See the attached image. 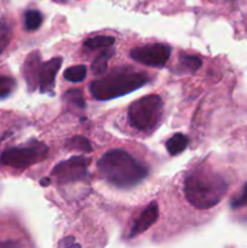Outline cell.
I'll list each match as a JSON object with an SVG mask.
<instances>
[{"instance_id": "cell-1", "label": "cell", "mask_w": 247, "mask_h": 248, "mask_svg": "<svg viewBox=\"0 0 247 248\" xmlns=\"http://www.w3.org/2000/svg\"><path fill=\"white\" fill-rule=\"evenodd\" d=\"M99 174L111 186L128 189L137 186L148 176V167L123 149L104 153L97 161Z\"/></svg>"}, {"instance_id": "cell-2", "label": "cell", "mask_w": 247, "mask_h": 248, "mask_svg": "<svg viewBox=\"0 0 247 248\" xmlns=\"http://www.w3.org/2000/svg\"><path fill=\"white\" fill-rule=\"evenodd\" d=\"M228 191V183L218 173L198 170L184 179V195L198 210H210L222 201Z\"/></svg>"}, {"instance_id": "cell-3", "label": "cell", "mask_w": 247, "mask_h": 248, "mask_svg": "<svg viewBox=\"0 0 247 248\" xmlns=\"http://www.w3.org/2000/svg\"><path fill=\"white\" fill-rule=\"evenodd\" d=\"M149 82L145 73L121 72L94 80L90 85V92L98 101H109L131 93Z\"/></svg>"}, {"instance_id": "cell-4", "label": "cell", "mask_w": 247, "mask_h": 248, "mask_svg": "<svg viewBox=\"0 0 247 248\" xmlns=\"http://www.w3.org/2000/svg\"><path fill=\"white\" fill-rule=\"evenodd\" d=\"M128 121L136 130L150 132L159 126L162 118V101L157 94L138 98L128 107Z\"/></svg>"}, {"instance_id": "cell-5", "label": "cell", "mask_w": 247, "mask_h": 248, "mask_svg": "<svg viewBox=\"0 0 247 248\" xmlns=\"http://www.w3.org/2000/svg\"><path fill=\"white\" fill-rule=\"evenodd\" d=\"M48 153L47 145L41 142L29 143L24 147H16L6 149L1 154L0 162L5 166L16 170H24L46 159Z\"/></svg>"}, {"instance_id": "cell-6", "label": "cell", "mask_w": 247, "mask_h": 248, "mask_svg": "<svg viewBox=\"0 0 247 248\" xmlns=\"http://www.w3.org/2000/svg\"><path fill=\"white\" fill-rule=\"evenodd\" d=\"M91 160L85 156H73L65 161L60 162L51 174L57 179L58 183H72L81 181L87 176V169Z\"/></svg>"}, {"instance_id": "cell-7", "label": "cell", "mask_w": 247, "mask_h": 248, "mask_svg": "<svg viewBox=\"0 0 247 248\" xmlns=\"http://www.w3.org/2000/svg\"><path fill=\"white\" fill-rule=\"evenodd\" d=\"M171 47L165 44H150L133 48L130 52L131 58L148 67H164L171 56Z\"/></svg>"}, {"instance_id": "cell-8", "label": "cell", "mask_w": 247, "mask_h": 248, "mask_svg": "<svg viewBox=\"0 0 247 248\" xmlns=\"http://www.w3.org/2000/svg\"><path fill=\"white\" fill-rule=\"evenodd\" d=\"M62 57H53L41 64L38 80V87L41 93L53 94L56 75H57L58 70L62 65Z\"/></svg>"}, {"instance_id": "cell-9", "label": "cell", "mask_w": 247, "mask_h": 248, "mask_svg": "<svg viewBox=\"0 0 247 248\" xmlns=\"http://www.w3.org/2000/svg\"><path fill=\"white\" fill-rule=\"evenodd\" d=\"M157 218H159V206L155 201H153L144 208V211L137 218L130 232V237L138 236V235L147 232L153 224H155Z\"/></svg>"}, {"instance_id": "cell-10", "label": "cell", "mask_w": 247, "mask_h": 248, "mask_svg": "<svg viewBox=\"0 0 247 248\" xmlns=\"http://www.w3.org/2000/svg\"><path fill=\"white\" fill-rule=\"evenodd\" d=\"M40 55L39 52H33L27 57L26 63L23 67V74L26 82L28 84L29 90L33 91L38 87V80H39V72H40L41 67Z\"/></svg>"}, {"instance_id": "cell-11", "label": "cell", "mask_w": 247, "mask_h": 248, "mask_svg": "<svg viewBox=\"0 0 247 248\" xmlns=\"http://www.w3.org/2000/svg\"><path fill=\"white\" fill-rule=\"evenodd\" d=\"M189 140L183 133H176L166 142V149L169 154L178 155L186 149Z\"/></svg>"}, {"instance_id": "cell-12", "label": "cell", "mask_w": 247, "mask_h": 248, "mask_svg": "<svg viewBox=\"0 0 247 248\" xmlns=\"http://www.w3.org/2000/svg\"><path fill=\"white\" fill-rule=\"evenodd\" d=\"M114 55V51L111 48H104L98 56H97L96 60L92 62L91 70L94 75L99 77V75L104 74V72L107 70V67H108V62L111 58V56Z\"/></svg>"}, {"instance_id": "cell-13", "label": "cell", "mask_w": 247, "mask_h": 248, "mask_svg": "<svg viewBox=\"0 0 247 248\" xmlns=\"http://www.w3.org/2000/svg\"><path fill=\"white\" fill-rule=\"evenodd\" d=\"M202 64V61L198 57V56L194 55H182L179 57V65L181 68V72L184 73H194L199 69Z\"/></svg>"}, {"instance_id": "cell-14", "label": "cell", "mask_w": 247, "mask_h": 248, "mask_svg": "<svg viewBox=\"0 0 247 248\" xmlns=\"http://www.w3.org/2000/svg\"><path fill=\"white\" fill-rule=\"evenodd\" d=\"M65 148L69 150H75V152L90 153L92 152V145L90 140L84 136H74L65 143Z\"/></svg>"}, {"instance_id": "cell-15", "label": "cell", "mask_w": 247, "mask_h": 248, "mask_svg": "<svg viewBox=\"0 0 247 248\" xmlns=\"http://www.w3.org/2000/svg\"><path fill=\"white\" fill-rule=\"evenodd\" d=\"M44 17L38 10H28L24 14V27L28 31H34L40 28L43 24Z\"/></svg>"}, {"instance_id": "cell-16", "label": "cell", "mask_w": 247, "mask_h": 248, "mask_svg": "<svg viewBox=\"0 0 247 248\" xmlns=\"http://www.w3.org/2000/svg\"><path fill=\"white\" fill-rule=\"evenodd\" d=\"M115 43V38L109 35H98L94 38H90L84 43V47L87 50H94V48H108Z\"/></svg>"}, {"instance_id": "cell-17", "label": "cell", "mask_w": 247, "mask_h": 248, "mask_svg": "<svg viewBox=\"0 0 247 248\" xmlns=\"http://www.w3.org/2000/svg\"><path fill=\"white\" fill-rule=\"evenodd\" d=\"M86 74L87 68L84 64H79L73 65V67H69L68 69H65L63 77H64L65 80H68L70 82H81L86 78Z\"/></svg>"}, {"instance_id": "cell-18", "label": "cell", "mask_w": 247, "mask_h": 248, "mask_svg": "<svg viewBox=\"0 0 247 248\" xmlns=\"http://www.w3.org/2000/svg\"><path fill=\"white\" fill-rule=\"evenodd\" d=\"M11 35L12 29L9 22L4 18L0 19V55L6 48V46L9 45L10 40H11Z\"/></svg>"}, {"instance_id": "cell-19", "label": "cell", "mask_w": 247, "mask_h": 248, "mask_svg": "<svg viewBox=\"0 0 247 248\" xmlns=\"http://www.w3.org/2000/svg\"><path fill=\"white\" fill-rule=\"evenodd\" d=\"M16 89V80L10 77H0V99L7 98Z\"/></svg>"}, {"instance_id": "cell-20", "label": "cell", "mask_w": 247, "mask_h": 248, "mask_svg": "<svg viewBox=\"0 0 247 248\" xmlns=\"http://www.w3.org/2000/svg\"><path fill=\"white\" fill-rule=\"evenodd\" d=\"M64 99L72 106L77 107V108H85V99H84V94L80 90H69L68 92L64 93Z\"/></svg>"}, {"instance_id": "cell-21", "label": "cell", "mask_w": 247, "mask_h": 248, "mask_svg": "<svg viewBox=\"0 0 247 248\" xmlns=\"http://www.w3.org/2000/svg\"><path fill=\"white\" fill-rule=\"evenodd\" d=\"M230 206L232 210H239V208L246 207L247 206V183L242 186V190L239 195L232 199L230 201Z\"/></svg>"}, {"instance_id": "cell-22", "label": "cell", "mask_w": 247, "mask_h": 248, "mask_svg": "<svg viewBox=\"0 0 247 248\" xmlns=\"http://www.w3.org/2000/svg\"><path fill=\"white\" fill-rule=\"evenodd\" d=\"M57 248H81L74 236H65L58 242Z\"/></svg>"}, {"instance_id": "cell-23", "label": "cell", "mask_w": 247, "mask_h": 248, "mask_svg": "<svg viewBox=\"0 0 247 248\" xmlns=\"http://www.w3.org/2000/svg\"><path fill=\"white\" fill-rule=\"evenodd\" d=\"M41 186H50V179L48 178H44V179H41Z\"/></svg>"}, {"instance_id": "cell-24", "label": "cell", "mask_w": 247, "mask_h": 248, "mask_svg": "<svg viewBox=\"0 0 247 248\" xmlns=\"http://www.w3.org/2000/svg\"><path fill=\"white\" fill-rule=\"evenodd\" d=\"M53 1H56V2H61V4H64V2H67L68 0H53Z\"/></svg>"}]
</instances>
